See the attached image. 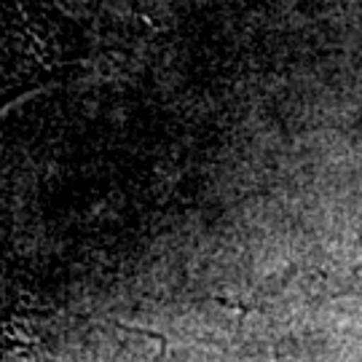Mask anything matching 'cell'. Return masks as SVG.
I'll use <instances>...</instances> for the list:
<instances>
[{"label":"cell","instance_id":"1","mask_svg":"<svg viewBox=\"0 0 362 362\" xmlns=\"http://www.w3.org/2000/svg\"><path fill=\"white\" fill-rule=\"evenodd\" d=\"M94 54L86 25L57 0H0V107L65 81Z\"/></svg>","mask_w":362,"mask_h":362}]
</instances>
